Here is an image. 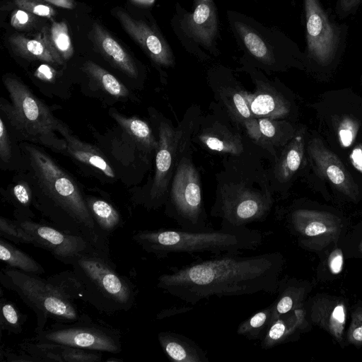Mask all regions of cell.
Masks as SVG:
<instances>
[{
  "label": "cell",
  "mask_w": 362,
  "mask_h": 362,
  "mask_svg": "<svg viewBox=\"0 0 362 362\" xmlns=\"http://www.w3.org/2000/svg\"><path fill=\"white\" fill-rule=\"evenodd\" d=\"M134 3L141 5V6H151L152 5L155 0H131Z\"/></svg>",
  "instance_id": "50"
},
{
  "label": "cell",
  "mask_w": 362,
  "mask_h": 362,
  "mask_svg": "<svg viewBox=\"0 0 362 362\" xmlns=\"http://www.w3.org/2000/svg\"><path fill=\"white\" fill-rule=\"evenodd\" d=\"M351 329L350 336L351 339L356 342H362V319L354 321Z\"/></svg>",
  "instance_id": "46"
},
{
  "label": "cell",
  "mask_w": 362,
  "mask_h": 362,
  "mask_svg": "<svg viewBox=\"0 0 362 362\" xmlns=\"http://www.w3.org/2000/svg\"><path fill=\"white\" fill-rule=\"evenodd\" d=\"M1 356H4L6 361L9 362L33 361L37 362V359L23 351L15 352L10 350L1 351Z\"/></svg>",
  "instance_id": "41"
},
{
  "label": "cell",
  "mask_w": 362,
  "mask_h": 362,
  "mask_svg": "<svg viewBox=\"0 0 362 362\" xmlns=\"http://www.w3.org/2000/svg\"><path fill=\"white\" fill-rule=\"evenodd\" d=\"M351 159L353 165L356 169L362 172V148H355L351 154Z\"/></svg>",
  "instance_id": "47"
},
{
  "label": "cell",
  "mask_w": 362,
  "mask_h": 362,
  "mask_svg": "<svg viewBox=\"0 0 362 362\" xmlns=\"http://www.w3.org/2000/svg\"><path fill=\"white\" fill-rule=\"evenodd\" d=\"M274 305L271 303L239 324L237 334L249 340L261 341L272 322Z\"/></svg>",
  "instance_id": "28"
},
{
  "label": "cell",
  "mask_w": 362,
  "mask_h": 362,
  "mask_svg": "<svg viewBox=\"0 0 362 362\" xmlns=\"http://www.w3.org/2000/svg\"><path fill=\"white\" fill-rule=\"evenodd\" d=\"M90 35L96 50L113 66L129 77H137L138 69L133 59L103 26L95 22Z\"/></svg>",
  "instance_id": "15"
},
{
  "label": "cell",
  "mask_w": 362,
  "mask_h": 362,
  "mask_svg": "<svg viewBox=\"0 0 362 362\" xmlns=\"http://www.w3.org/2000/svg\"><path fill=\"white\" fill-rule=\"evenodd\" d=\"M132 239L145 252L161 258L174 253L238 254L257 248L262 245L264 235L246 226L221 223L218 230H142L134 233Z\"/></svg>",
  "instance_id": "3"
},
{
  "label": "cell",
  "mask_w": 362,
  "mask_h": 362,
  "mask_svg": "<svg viewBox=\"0 0 362 362\" xmlns=\"http://www.w3.org/2000/svg\"><path fill=\"white\" fill-rule=\"evenodd\" d=\"M248 136L257 144L272 150L280 139V123L269 118H255L243 124Z\"/></svg>",
  "instance_id": "24"
},
{
  "label": "cell",
  "mask_w": 362,
  "mask_h": 362,
  "mask_svg": "<svg viewBox=\"0 0 362 362\" xmlns=\"http://www.w3.org/2000/svg\"><path fill=\"white\" fill-rule=\"evenodd\" d=\"M192 308L190 307H173L168 309H165L157 314L156 319L161 320L168 317L188 312Z\"/></svg>",
  "instance_id": "45"
},
{
  "label": "cell",
  "mask_w": 362,
  "mask_h": 362,
  "mask_svg": "<svg viewBox=\"0 0 362 362\" xmlns=\"http://www.w3.org/2000/svg\"><path fill=\"white\" fill-rule=\"evenodd\" d=\"M13 194L16 202L23 207H27L31 199V194L28 185L24 182L16 184L13 187Z\"/></svg>",
  "instance_id": "40"
},
{
  "label": "cell",
  "mask_w": 362,
  "mask_h": 362,
  "mask_svg": "<svg viewBox=\"0 0 362 362\" xmlns=\"http://www.w3.org/2000/svg\"><path fill=\"white\" fill-rule=\"evenodd\" d=\"M183 141V140H182ZM165 202V214L181 228L204 230L212 228L203 205L199 173L191 160L182 153V145Z\"/></svg>",
  "instance_id": "7"
},
{
  "label": "cell",
  "mask_w": 362,
  "mask_h": 362,
  "mask_svg": "<svg viewBox=\"0 0 362 362\" xmlns=\"http://www.w3.org/2000/svg\"><path fill=\"white\" fill-rule=\"evenodd\" d=\"M33 340L112 354L122 351L119 330L95 322L86 315L75 322H57L35 334Z\"/></svg>",
  "instance_id": "8"
},
{
  "label": "cell",
  "mask_w": 362,
  "mask_h": 362,
  "mask_svg": "<svg viewBox=\"0 0 362 362\" xmlns=\"http://www.w3.org/2000/svg\"><path fill=\"white\" fill-rule=\"evenodd\" d=\"M314 154L319 168L333 184L344 189L349 186L345 169L334 155L326 149Z\"/></svg>",
  "instance_id": "32"
},
{
  "label": "cell",
  "mask_w": 362,
  "mask_h": 362,
  "mask_svg": "<svg viewBox=\"0 0 362 362\" xmlns=\"http://www.w3.org/2000/svg\"><path fill=\"white\" fill-rule=\"evenodd\" d=\"M198 138L207 148L214 151L236 156L243 152L240 135L220 124L204 129Z\"/></svg>",
  "instance_id": "19"
},
{
  "label": "cell",
  "mask_w": 362,
  "mask_h": 362,
  "mask_svg": "<svg viewBox=\"0 0 362 362\" xmlns=\"http://www.w3.org/2000/svg\"><path fill=\"white\" fill-rule=\"evenodd\" d=\"M47 280L65 298L71 301L83 298L82 284L73 270L55 274Z\"/></svg>",
  "instance_id": "33"
},
{
  "label": "cell",
  "mask_w": 362,
  "mask_h": 362,
  "mask_svg": "<svg viewBox=\"0 0 362 362\" xmlns=\"http://www.w3.org/2000/svg\"><path fill=\"white\" fill-rule=\"evenodd\" d=\"M299 321L298 310H295L292 317L285 313L273 320L265 336L260 341L261 348L269 349L286 341L295 331Z\"/></svg>",
  "instance_id": "27"
},
{
  "label": "cell",
  "mask_w": 362,
  "mask_h": 362,
  "mask_svg": "<svg viewBox=\"0 0 362 362\" xmlns=\"http://www.w3.org/2000/svg\"><path fill=\"white\" fill-rule=\"evenodd\" d=\"M346 321V310L343 304L337 305L329 317V328L332 333L338 338H340Z\"/></svg>",
  "instance_id": "37"
},
{
  "label": "cell",
  "mask_w": 362,
  "mask_h": 362,
  "mask_svg": "<svg viewBox=\"0 0 362 362\" xmlns=\"http://www.w3.org/2000/svg\"><path fill=\"white\" fill-rule=\"evenodd\" d=\"M1 284L15 292L36 315L35 334L45 327L48 319L58 322L78 320L81 315L73 301L62 296L49 282L38 275L14 268L2 269Z\"/></svg>",
  "instance_id": "6"
},
{
  "label": "cell",
  "mask_w": 362,
  "mask_h": 362,
  "mask_svg": "<svg viewBox=\"0 0 362 362\" xmlns=\"http://www.w3.org/2000/svg\"><path fill=\"white\" fill-rule=\"evenodd\" d=\"M17 221L32 236L34 246L46 250L65 264H69L71 259L78 254L93 247L84 238L66 233L55 226L33 220Z\"/></svg>",
  "instance_id": "11"
},
{
  "label": "cell",
  "mask_w": 362,
  "mask_h": 362,
  "mask_svg": "<svg viewBox=\"0 0 362 362\" xmlns=\"http://www.w3.org/2000/svg\"><path fill=\"white\" fill-rule=\"evenodd\" d=\"M0 235L16 244L33 245L32 236L19 225L17 221H12L3 216L0 218Z\"/></svg>",
  "instance_id": "35"
},
{
  "label": "cell",
  "mask_w": 362,
  "mask_h": 362,
  "mask_svg": "<svg viewBox=\"0 0 362 362\" xmlns=\"http://www.w3.org/2000/svg\"><path fill=\"white\" fill-rule=\"evenodd\" d=\"M158 339L163 352L173 361L209 362L206 352L185 335L170 331L160 332Z\"/></svg>",
  "instance_id": "18"
},
{
  "label": "cell",
  "mask_w": 362,
  "mask_h": 362,
  "mask_svg": "<svg viewBox=\"0 0 362 362\" xmlns=\"http://www.w3.org/2000/svg\"><path fill=\"white\" fill-rule=\"evenodd\" d=\"M237 255H220L173 269L158 276L157 286L191 305L212 296L276 292L282 267L280 254Z\"/></svg>",
  "instance_id": "1"
},
{
  "label": "cell",
  "mask_w": 362,
  "mask_h": 362,
  "mask_svg": "<svg viewBox=\"0 0 362 362\" xmlns=\"http://www.w3.org/2000/svg\"><path fill=\"white\" fill-rule=\"evenodd\" d=\"M302 156L301 138L296 137L285 149L276 166V176L280 182L288 180L296 172L300 167Z\"/></svg>",
  "instance_id": "30"
},
{
  "label": "cell",
  "mask_w": 362,
  "mask_h": 362,
  "mask_svg": "<svg viewBox=\"0 0 362 362\" xmlns=\"http://www.w3.org/2000/svg\"><path fill=\"white\" fill-rule=\"evenodd\" d=\"M339 135L341 144L345 147L349 146L354 136L351 125L350 126L348 122H344L339 129Z\"/></svg>",
  "instance_id": "44"
},
{
  "label": "cell",
  "mask_w": 362,
  "mask_h": 362,
  "mask_svg": "<svg viewBox=\"0 0 362 362\" xmlns=\"http://www.w3.org/2000/svg\"><path fill=\"white\" fill-rule=\"evenodd\" d=\"M304 6L308 52L317 62H328L337 44L334 27L317 0H304Z\"/></svg>",
  "instance_id": "12"
},
{
  "label": "cell",
  "mask_w": 362,
  "mask_h": 362,
  "mask_svg": "<svg viewBox=\"0 0 362 362\" xmlns=\"http://www.w3.org/2000/svg\"><path fill=\"white\" fill-rule=\"evenodd\" d=\"M221 98L229 114L243 125L253 118L246 98V91L238 88H226L220 91Z\"/></svg>",
  "instance_id": "29"
},
{
  "label": "cell",
  "mask_w": 362,
  "mask_h": 362,
  "mask_svg": "<svg viewBox=\"0 0 362 362\" xmlns=\"http://www.w3.org/2000/svg\"><path fill=\"white\" fill-rule=\"evenodd\" d=\"M86 202L98 229L109 240L112 233L122 226L120 214L110 203L104 199L88 198Z\"/></svg>",
  "instance_id": "22"
},
{
  "label": "cell",
  "mask_w": 362,
  "mask_h": 362,
  "mask_svg": "<svg viewBox=\"0 0 362 362\" xmlns=\"http://www.w3.org/2000/svg\"><path fill=\"white\" fill-rule=\"evenodd\" d=\"M0 259L9 267L27 274L39 276L45 272L42 266L32 257L1 237L0 239Z\"/></svg>",
  "instance_id": "25"
},
{
  "label": "cell",
  "mask_w": 362,
  "mask_h": 362,
  "mask_svg": "<svg viewBox=\"0 0 362 362\" xmlns=\"http://www.w3.org/2000/svg\"><path fill=\"white\" fill-rule=\"evenodd\" d=\"M246 98L253 117L275 119L288 112L286 100L264 82H257L255 91L252 93L246 92Z\"/></svg>",
  "instance_id": "17"
},
{
  "label": "cell",
  "mask_w": 362,
  "mask_h": 362,
  "mask_svg": "<svg viewBox=\"0 0 362 362\" xmlns=\"http://www.w3.org/2000/svg\"><path fill=\"white\" fill-rule=\"evenodd\" d=\"M57 132L63 137L66 144V151L77 160L93 167L105 176L114 178L115 172L104 155L95 146L83 142L74 136L68 127L59 119Z\"/></svg>",
  "instance_id": "16"
},
{
  "label": "cell",
  "mask_w": 362,
  "mask_h": 362,
  "mask_svg": "<svg viewBox=\"0 0 362 362\" xmlns=\"http://www.w3.org/2000/svg\"><path fill=\"white\" fill-rule=\"evenodd\" d=\"M267 189L259 190L243 183H230L219 189L211 216L221 218V223L246 226L263 221L272 208Z\"/></svg>",
  "instance_id": "9"
},
{
  "label": "cell",
  "mask_w": 362,
  "mask_h": 362,
  "mask_svg": "<svg viewBox=\"0 0 362 362\" xmlns=\"http://www.w3.org/2000/svg\"><path fill=\"white\" fill-rule=\"evenodd\" d=\"M235 28L243 43L255 57L266 64L273 62L272 52L259 35L241 23H236Z\"/></svg>",
  "instance_id": "31"
},
{
  "label": "cell",
  "mask_w": 362,
  "mask_h": 362,
  "mask_svg": "<svg viewBox=\"0 0 362 362\" xmlns=\"http://www.w3.org/2000/svg\"><path fill=\"white\" fill-rule=\"evenodd\" d=\"M106 361H107V362H122L123 361L119 358H110L109 359H107Z\"/></svg>",
  "instance_id": "51"
},
{
  "label": "cell",
  "mask_w": 362,
  "mask_h": 362,
  "mask_svg": "<svg viewBox=\"0 0 362 362\" xmlns=\"http://www.w3.org/2000/svg\"><path fill=\"white\" fill-rule=\"evenodd\" d=\"M69 265L82 284V299L98 311L113 314L133 307L135 286L117 272L110 255L91 247L72 258Z\"/></svg>",
  "instance_id": "4"
},
{
  "label": "cell",
  "mask_w": 362,
  "mask_h": 362,
  "mask_svg": "<svg viewBox=\"0 0 362 362\" xmlns=\"http://www.w3.org/2000/svg\"><path fill=\"white\" fill-rule=\"evenodd\" d=\"M114 13L124 30L140 45L152 61L163 66H171L174 64V57L170 47L155 29L143 21L132 18L121 8H117Z\"/></svg>",
  "instance_id": "13"
},
{
  "label": "cell",
  "mask_w": 362,
  "mask_h": 362,
  "mask_svg": "<svg viewBox=\"0 0 362 362\" xmlns=\"http://www.w3.org/2000/svg\"><path fill=\"white\" fill-rule=\"evenodd\" d=\"M361 0H341L342 6L344 8H350L356 6Z\"/></svg>",
  "instance_id": "49"
},
{
  "label": "cell",
  "mask_w": 362,
  "mask_h": 362,
  "mask_svg": "<svg viewBox=\"0 0 362 362\" xmlns=\"http://www.w3.org/2000/svg\"><path fill=\"white\" fill-rule=\"evenodd\" d=\"M185 31L197 42L210 47L218 33L216 8L213 0H194V9L185 16Z\"/></svg>",
  "instance_id": "14"
},
{
  "label": "cell",
  "mask_w": 362,
  "mask_h": 362,
  "mask_svg": "<svg viewBox=\"0 0 362 362\" xmlns=\"http://www.w3.org/2000/svg\"><path fill=\"white\" fill-rule=\"evenodd\" d=\"M182 133L168 122L161 121L158 127V147L156 155L155 175L149 193L153 207L165 204L170 179L178 160Z\"/></svg>",
  "instance_id": "10"
},
{
  "label": "cell",
  "mask_w": 362,
  "mask_h": 362,
  "mask_svg": "<svg viewBox=\"0 0 362 362\" xmlns=\"http://www.w3.org/2000/svg\"><path fill=\"white\" fill-rule=\"evenodd\" d=\"M11 156V147L9 136L8 134L6 124L3 118L0 119V157L1 159L7 162Z\"/></svg>",
  "instance_id": "39"
},
{
  "label": "cell",
  "mask_w": 362,
  "mask_h": 362,
  "mask_svg": "<svg viewBox=\"0 0 362 362\" xmlns=\"http://www.w3.org/2000/svg\"><path fill=\"white\" fill-rule=\"evenodd\" d=\"M56 6L64 8L73 9L75 8L76 4L74 0H44Z\"/></svg>",
  "instance_id": "48"
},
{
  "label": "cell",
  "mask_w": 362,
  "mask_h": 362,
  "mask_svg": "<svg viewBox=\"0 0 362 362\" xmlns=\"http://www.w3.org/2000/svg\"><path fill=\"white\" fill-rule=\"evenodd\" d=\"M112 118L144 148L148 151H157L158 140H156L151 127L144 120L136 117H125L115 110L111 111Z\"/></svg>",
  "instance_id": "23"
},
{
  "label": "cell",
  "mask_w": 362,
  "mask_h": 362,
  "mask_svg": "<svg viewBox=\"0 0 362 362\" xmlns=\"http://www.w3.org/2000/svg\"><path fill=\"white\" fill-rule=\"evenodd\" d=\"M35 76L40 80L52 82L56 76V71L50 66L42 64L35 71Z\"/></svg>",
  "instance_id": "43"
},
{
  "label": "cell",
  "mask_w": 362,
  "mask_h": 362,
  "mask_svg": "<svg viewBox=\"0 0 362 362\" xmlns=\"http://www.w3.org/2000/svg\"><path fill=\"white\" fill-rule=\"evenodd\" d=\"M35 15L19 8L13 12L11 18V25L16 29H26L33 24Z\"/></svg>",
  "instance_id": "38"
},
{
  "label": "cell",
  "mask_w": 362,
  "mask_h": 362,
  "mask_svg": "<svg viewBox=\"0 0 362 362\" xmlns=\"http://www.w3.org/2000/svg\"><path fill=\"white\" fill-rule=\"evenodd\" d=\"M3 81L11 103L2 100L0 108L17 134L54 150H66L65 141L56 134L59 119L48 107L17 78L5 76Z\"/></svg>",
  "instance_id": "5"
},
{
  "label": "cell",
  "mask_w": 362,
  "mask_h": 362,
  "mask_svg": "<svg viewBox=\"0 0 362 362\" xmlns=\"http://www.w3.org/2000/svg\"><path fill=\"white\" fill-rule=\"evenodd\" d=\"M8 42L13 51L23 58L60 65L50 49L37 35L35 39H31L20 34H13L8 37Z\"/></svg>",
  "instance_id": "21"
},
{
  "label": "cell",
  "mask_w": 362,
  "mask_h": 362,
  "mask_svg": "<svg viewBox=\"0 0 362 362\" xmlns=\"http://www.w3.org/2000/svg\"><path fill=\"white\" fill-rule=\"evenodd\" d=\"M35 177L43 196L39 209L57 228L84 238L93 247L110 255L109 240L95 224L74 180L46 153L25 145Z\"/></svg>",
  "instance_id": "2"
},
{
  "label": "cell",
  "mask_w": 362,
  "mask_h": 362,
  "mask_svg": "<svg viewBox=\"0 0 362 362\" xmlns=\"http://www.w3.org/2000/svg\"><path fill=\"white\" fill-rule=\"evenodd\" d=\"M344 264L343 253L341 250L337 249L330 255L329 259V268L333 274L341 273Z\"/></svg>",
  "instance_id": "42"
},
{
  "label": "cell",
  "mask_w": 362,
  "mask_h": 362,
  "mask_svg": "<svg viewBox=\"0 0 362 362\" xmlns=\"http://www.w3.org/2000/svg\"><path fill=\"white\" fill-rule=\"evenodd\" d=\"M37 35L46 44L60 65L74 54L73 45L65 22H54L50 28H42Z\"/></svg>",
  "instance_id": "20"
},
{
  "label": "cell",
  "mask_w": 362,
  "mask_h": 362,
  "mask_svg": "<svg viewBox=\"0 0 362 362\" xmlns=\"http://www.w3.org/2000/svg\"><path fill=\"white\" fill-rule=\"evenodd\" d=\"M18 8H21L33 15L52 19L55 15L54 9L41 0H14Z\"/></svg>",
  "instance_id": "36"
},
{
  "label": "cell",
  "mask_w": 362,
  "mask_h": 362,
  "mask_svg": "<svg viewBox=\"0 0 362 362\" xmlns=\"http://www.w3.org/2000/svg\"><path fill=\"white\" fill-rule=\"evenodd\" d=\"M0 308L1 329L15 334H21L28 315L22 313L15 303L6 298H1Z\"/></svg>",
  "instance_id": "34"
},
{
  "label": "cell",
  "mask_w": 362,
  "mask_h": 362,
  "mask_svg": "<svg viewBox=\"0 0 362 362\" xmlns=\"http://www.w3.org/2000/svg\"><path fill=\"white\" fill-rule=\"evenodd\" d=\"M82 69L106 93L116 98H125L129 95L127 87L115 76L92 61H86Z\"/></svg>",
  "instance_id": "26"
}]
</instances>
